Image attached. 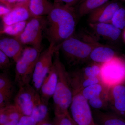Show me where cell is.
Listing matches in <instances>:
<instances>
[{
    "label": "cell",
    "mask_w": 125,
    "mask_h": 125,
    "mask_svg": "<svg viewBox=\"0 0 125 125\" xmlns=\"http://www.w3.org/2000/svg\"><path fill=\"white\" fill-rule=\"evenodd\" d=\"M58 49H60L59 46L51 43L48 47L41 52L39 56L31 80L33 86L39 92L44 79L52 67L54 54Z\"/></svg>",
    "instance_id": "obj_5"
},
{
    "label": "cell",
    "mask_w": 125,
    "mask_h": 125,
    "mask_svg": "<svg viewBox=\"0 0 125 125\" xmlns=\"http://www.w3.org/2000/svg\"><path fill=\"white\" fill-rule=\"evenodd\" d=\"M41 50L33 47H24L22 54L16 62L15 81L19 87L30 84Z\"/></svg>",
    "instance_id": "obj_3"
},
{
    "label": "cell",
    "mask_w": 125,
    "mask_h": 125,
    "mask_svg": "<svg viewBox=\"0 0 125 125\" xmlns=\"http://www.w3.org/2000/svg\"><path fill=\"white\" fill-rule=\"evenodd\" d=\"M109 0H83L75 7L77 16L82 17L105 4Z\"/></svg>",
    "instance_id": "obj_19"
},
{
    "label": "cell",
    "mask_w": 125,
    "mask_h": 125,
    "mask_svg": "<svg viewBox=\"0 0 125 125\" xmlns=\"http://www.w3.org/2000/svg\"><path fill=\"white\" fill-rule=\"evenodd\" d=\"M0 91L14 92L13 82L6 72L0 74Z\"/></svg>",
    "instance_id": "obj_24"
},
{
    "label": "cell",
    "mask_w": 125,
    "mask_h": 125,
    "mask_svg": "<svg viewBox=\"0 0 125 125\" xmlns=\"http://www.w3.org/2000/svg\"><path fill=\"white\" fill-rule=\"evenodd\" d=\"M14 93L0 91V108L11 105L10 102L13 96Z\"/></svg>",
    "instance_id": "obj_26"
},
{
    "label": "cell",
    "mask_w": 125,
    "mask_h": 125,
    "mask_svg": "<svg viewBox=\"0 0 125 125\" xmlns=\"http://www.w3.org/2000/svg\"><path fill=\"white\" fill-rule=\"evenodd\" d=\"M90 27L99 36L111 41H116L120 37L121 30L111 23H89Z\"/></svg>",
    "instance_id": "obj_15"
},
{
    "label": "cell",
    "mask_w": 125,
    "mask_h": 125,
    "mask_svg": "<svg viewBox=\"0 0 125 125\" xmlns=\"http://www.w3.org/2000/svg\"><path fill=\"white\" fill-rule=\"evenodd\" d=\"M58 74L54 62L52 67L42 84L39 93L42 101L48 105L50 99L52 97L58 82Z\"/></svg>",
    "instance_id": "obj_13"
},
{
    "label": "cell",
    "mask_w": 125,
    "mask_h": 125,
    "mask_svg": "<svg viewBox=\"0 0 125 125\" xmlns=\"http://www.w3.org/2000/svg\"><path fill=\"white\" fill-rule=\"evenodd\" d=\"M39 125H53V122H52L49 119L45 121L42 123H41Z\"/></svg>",
    "instance_id": "obj_35"
},
{
    "label": "cell",
    "mask_w": 125,
    "mask_h": 125,
    "mask_svg": "<svg viewBox=\"0 0 125 125\" xmlns=\"http://www.w3.org/2000/svg\"><path fill=\"white\" fill-rule=\"evenodd\" d=\"M118 0L120 1L121 2H124L125 3V0Z\"/></svg>",
    "instance_id": "obj_38"
},
{
    "label": "cell",
    "mask_w": 125,
    "mask_h": 125,
    "mask_svg": "<svg viewBox=\"0 0 125 125\" xmlns=\"http://www.w3.org/2000/svg\"><path fill=\"white\" fill-rule=\"evenodd\" d=\"M115 51L108 46L97 44L92 50L89 59L94 62L102 64L116 56Z\"/></svg>",
    "instance_id": "obj_16"
},
{
    "label": "cell",
    "mask_w": 125,
    "mask_h": 125,
    "mask_svg": "<svg viewBox=\"0 0 125 125\" xmlns=\"http://www.w3.org/2000/svg\"><path fill=\"white\" fill-rule=\"evenodd\" d=\"M19 121L15 120H9L5 124L3 125H16Z\"/></svg>",
    "instance_id": "obj_34"
},
{
    "label": "cell",
    "mask_w": 125,
    "mask_h": 125,
    "mask_svg": "<svg viewBox=\"0 0 125 125\" xmlns=\"http://www.w3.org/2000/svg\"><path fill=\"white\" fill-rule=\"evenodd\" d=\"M71 116L77 125H96L88 101L81 93L74 94L70 107Z\"/></svg>",
    "instance_id": "obj_9"
},
{
    "label": "cell",
    "mask_w": 125,
    "mask_h": 125,
    "mask_svg": "<svg viewBox=\"0 0 125 125\" xmlns=\"http://www.w3.org/2000/svg\"><path fill=\"white\" fill-rule=\"evenodd\" d=\"M94 120L98 125H125V119L113 112H107L94 109Z\"/></svg>",
    "instance_id": "obj_17"
},
{
    "label": "cell",
    "mask_w": 125,
    "mask_h": 125,
    "mask_svg": "<svg viewBox=\"0 0 125 125\" xmlns=\"http://www.w3.org/2000/svg\"><path fill=\"white\" fill-rule=\"evenodd\" d=\"M59 50L57 49L55 52L53 60L58 77L56 88L52 97L55 116L70 114L68 109L73 96L70 83L69 73L61 61Z\"/></svg>",
    "instance_id": "obj_2"
},
{
    "label": "cell",
    "mask_w": 125,
    "mask_h": 125,
    "mask_svg": "<svg viewBox=\"0 0 125 125\" xmlns=\"http://www.w3.org/2000/svg\"><path fill=\"white\" fill-rule=\"evenodd\" d=\"M96 125H97V124H96Z\"/></svg>",
    "instance_id": "obj_40"
},
{
    "label": "cell",
    "mask_w": 125,
    "mask_h": 125,
    "mask_svg": "<svg viewBox=\"0 0 125 125\" xmlns=\"http://www.w3.org/2000/svg\"><path fill=\"white\" fill-rule=\"evenodd\" d=\"M41 101L39 92L28 84L19 87L14 105L24 115L30 116L36 105Z\"/></svg>",
    "instance_id": "obj_8"
},
{
    "label": "cell",
    "mask_w": 125,
    "mask_h": 125,
    "mask_svg": "<svg viewBox=\"0 0 125 125\" xmlns=\"http://www.w3.org/2000/svg\"><path fill=\"white\" fill-rule=\"evenodd\" d=\"M77 16L74 8L54 2L47 16L44 30L50 43L58 46L72 36L76 28Z\"/></svg>",
    "instance_id": "obj_1"
},
{
    "label": "cell",
    "mask_w": 125,
    "mask_h": 125,
    "mask_svg": "<svg viewBox=\"0 0 125 125\" xmlns=\"http://www.w3.org/2000/svg\"><path fill=\"white\" fill-rule=\"evenodd\" d=\"M111 23L122 30L125 28V6L122 5L117 10L112 18Z\"/></svg>",
    "instance_id": "obj_23"
},
{
    "label": "cell",
    "mask_w": 125,
    "mask_h": 125,
    "mask_svg": "<svg viewBox=\"0 0 125 125\" xmlns=\"http://www.w3.org/2000/svg\"><path fill=\"white\" fill-rule=\"evenodd\" d=\"M29 0L17 2L12 6L9 13L2 17L4 25H10L15 23L27 21L33 18L29 8Z\"/></svg>",
    "instance_id": "obj_12"
},
{
    "label": "cell",
    "mask_w": 125,
    "mask_h": 125,
    "mask_svg": "<svg viewBox=\"0 0 125 125\" xmlns=\"http://www.w3.org/2000/svg\"><path fill=\"white\" fill-rule=\"evenodd\" d=\"M108 101V92L102 96L96 97L88 101L90 107L94 109L100 110L105 107L106 102Z\"/></svg>",
    "instance_id": "obj_25"
},
{
    "label": "cell",
    "mask_w": 125,
    "mask_h": 125,
    "mask_svg": "<svg viewBox=\"0 0 125 125\" xmlns=\"http://www.w3.org/2000/svg\"><path fill=\"white\" fill-rule=\"evenodd\" d=\"M39 125L49 119V111L48 105L42 101L36 105L30 116Z\"/></svg>",
    "instance_id": "obj_20"
},
{
    "label": "cell",
    "mask_w": 125,
    "mask_h": 125,
    "mask_svg": "<svg viewBox=\"0 0 125 125\" xmlns=\"http://www.w3.org/2000/svg\"><path fill=\"white\" fill-rule=\"evenodd\" d=\"M73 125H76V124H75V123L73 121Z\"/></svg>",
    "instance_id": "obj_39"
},
{
    "label": "cell",
    "mask_w": 125,
    "mask_h": 125,
    "mask_svg": "<svg viewBox=\"0 0 125 125\" xmlns=\"http://www.w3.org/2000/svg\"><path fill=\"white\" fill-rule=\"evenodd\" d=\"M28 22V21H24L10 25H4L1 33L18 37L24 30Z\"/></svg>",
    "instance_id": "obj_22"
},
{
    "label": "cell",
    "mask_w": 125,
    "mask_h": 125,
    "mask_svg": "<svg viewBox=\"0 0 125 125\" xmlns=\"http://www.w3.org/2000/svg\"><path fill=\"white\" fill-rule=\"evenodd\" d=\"M23 45L17 38H2L0 40V50L16 62L22 54Z\"/></svg>",
    "instance_id": "obj_14"
},
{
    "label": "cell",
    "mask_w": 125,
    "mask_h": 125,
    "mask_svg": "<svg viewBox=\"0 0 125 125\" xmlns=\"http://www.w3.org/2000/svg\"><path fill=\"white\" fill-rule=\"evenodd\" d=\"M122 5V2L118 0L109 1L89 14V22L111 23L114 14Z\"/></svg>",
    "instance_id": "obj_10"
},
{
    "label": "cell",
    "mask_w": 125,
    "mask_h": 125,
    "mask_svg": "<svg viewBox=\"0 0 125 125\" xmlns=\"http://www.w3.org/2000/svg\"><path fill=\"white\" fill-rule=\"evenodd\" d=\"M46 24L44 16L34 17L29 20L22 34L17 38L23 45H29L42 50V33Z\"/></svg>",
    "instance_id": "obj_7"
},
{
    "label": "cell",
    "mask_w": 125,
    "mask_h": 125,
    "mask_svg": "<svg viewBox=\"0 0 125 125\" xmlns=\"http://www.w3.org/2000/svg\"><path fill=\"white\" fill-rule=\"evenodd\" d=\"M52 122L54 125H73L70 114L55 116Z\"/></svg>",
    "instance_id": "obj_27"
},
{
    "label": "cell",
    "mask_w": 125,
    "mask_h": 125,
    "mask_svg": "<svg viewBox=\"0 0 125 125\" xmlns=\"http://www.w3.org/2000/svg\"><path fill=\"white\" fill-rule=\"evenodd\" d=\"M16 125H39L36 121L30 116L23 115Z\"/></svg>",
    "instance_id": "obj_29"
},
{
    "label": "cell",
    "mask_w": 125,
    "mask_h": 125,
    "mask_svg": "<svg viewBox=\"0 0 125 125\" xmlns=\"http://www.w3.org/2000/svg\"><path fill=\"white\" fill-rule=\"evenodd\" d=\"M8 106L0 108V125H3L8 121Z\"/></svg>",
    "instance_id": "obj_31"
},
{
    "label": "cell",
    "mask_w": 125,
    "mask_h": 125,
    "mask_svg": "<svg viewBox=\"0 0 125 125\" xmlns=\"http://www.w3.org/2000/svg\"><path fill=\"white\" fill-rule=\"evenodd\" d=\"M27 0H18V2H23V1H25Z\"/></svg>",
    "instance_id": "obj_37"
},
{
    "label": "cell",
    "mask_w": 125,
    "mask_h": 125,
    "mask_svg": "<svg viewBox=\"0 0 125 125\" xmlns=\"http://www.w3.org/2000/svg\"><path fill=\"white\" fill-rule=\"evenodd\" d=\"M123 39H124V41H125V28H124V31H123Z\"/></svg>",
    "instance_id": "obj_36"
},
{
    "label": "cell",
    "mask_w": 125,
    "mask_h": 125,
    "mask_svg": "<svg viewBox=\"0 0 125 125\" xmlns=\"http://www.w3.org/2000/svg\"><path fill=\"white\" fill-rule=\"evenodd\" d=\"M18 0H0V4L4 5L11 9L13 6L18 2Z\"/></svg>",
    "instance_id": "obj_33"
},
{
    "label": "cell",
    "mask_w": 125,
    "mask_h": 125,
    "mask_svg": "<svg viewBox=\"0 0 125 125\" xmlns=\"http://www.w3.org/2000/svg\"></svg>",
    "instance_id": "obj_41"
},
{
    "label": "cell",
    "mask_w": 125,
    "mask_h": 125,
    "mask_svg": "<svg viewBox=\"0 0 125 125\" xmlns=\"http://www.w3.org/2000/svg\"><path fill=\"white\" fill-rule=\"evenodd\" d=\"M55 3H61L69 7H76L83 0H54Z\"/></svg>",
    "instance_id": "obj_30"
},
{
    "label": "cell",
    "mask_w": 125,
    "mask_h": 125,
    "mask_svg": "<svg viewBox=\"0 0 125 125\" xmlns=\"http://www.w3.org/2000/svg\"><path fill=\"white\" fill-rule=\"evenodd\" d=\"M97 44L85 42L72 36L58 46L68 60L74 64L89 59L92 50Z\"/></svg>",
    "instance_id": "obj_4"
},
{
    "label": "cell",
    "mask_w": 125,
    "mask_h": 125,
    "mask_svg": "<svg viewBox=\"0 0 125 125\" xmlns=\"http://www.w3.org/2000/svg\"><path fill=\"white\" fill-rule=\"evenodd\" d=\"M105 86L102 83L96 84L86 87L80 93L89 101L94 98L102 96L107 92L108 91L106 92L104 88Z\"/></svg>",
    "instance_id": "obj_21"
},
{
    "label": "cell",
    "mask_w": 125,
    "mask_h": 125,
    "mask_svg": "<svg viewBox=\"0 0 125 125\" xmlns=\"http://www.w3.org/2000/svg\"><path fill=\"white\" fill-rule=\"evenodd\" d=\"M11 9L4 5H0V16L2 18L10 13Z\"/></svg>",
    "instance_id": "obj_32"
},
{
    "label": "cell",
    "mask_w": 125,
    "mask_h": 125,
    "mask_svg": "<svg viewBox=\"0 0 125 125\" xmlns=\"http://www.w3.org/2000/svg\"><path fill=\"white\" fill-rule=\"evenodd\" d=\"M108 101L113 112L125 118V85L118 84L108 88Z\"/></svg>",
    "instance_id": "obj_11"
},
{
    "label": "cell",
    "mask_w": 125,
    "mask_h": 125,
    "mask_svg": "<svg viewBox=\"0 0 125 125\" xmlns=\"http://www.w3.org/2000/svg\"><path fill=\"white\" fill-rule=\"evenodd\" d=\"M54 5L49 0H29V8L33 17L47 15Z\"/></svg>",
    "instance_id": "obj_18"
},
{
    "label": "cell",
    "mask_w": 125,
    "mask_h": 125,
    "mask_svg": "<svg viewBox=\"0 0 125 125\" xmlns=\"http://www.w3.org/2000/svg\"><path fill=\"white\" fill-rule=\"evenodd\" d=\"M10 58L0 50V69L6 71L9 69L11 65Z\"/></svg>",
    "instance_id": "obj_28"
},
{
    "label": "cell",
    "mask_w": 125,
    "mask_h": 125,
    "mask_svg": "<svg viewBox=\"0 0 125 125\" xmlns=\"http://www.w3.org/2000/svg\"><path fill=\"white\" fill-rule=\"evenodd\" d=\"M101 83L109 88L121 84L125 81V61L116 56L102 64Z\"/></svg>",
    "instance_id": "obj_6"
}]
</instances>
